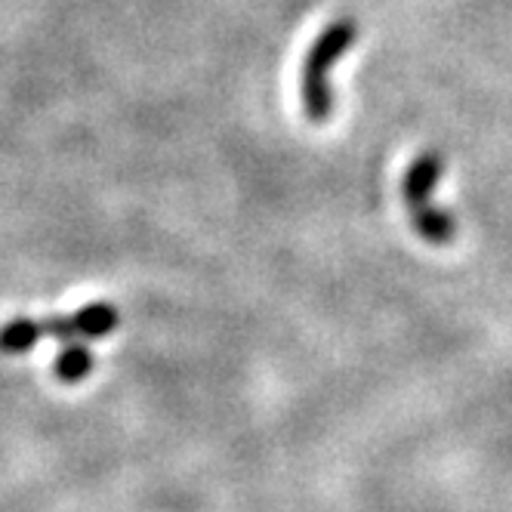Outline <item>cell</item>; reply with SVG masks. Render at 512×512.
Returning <instances> with one entry per match:
<instances>
[{
  "label": "cell",
  "instance_id": "cell-1",
  "mask_svg": "<svg viewBox=\"0 0 512 512\" xmlns=\"http://www.w3.org/2000/svg\"><path fill=\"white\" fill-rule=\"evenodd\" d=\"M442 176H445V158L426 149L411 161L405 179H401V198H405L411 226L426 244L435 247H448L457 238V219L445 207L432 204V192L442 182Z\"/></svg>",
  "mask_w": 512,
  "mask_h": 512
},
{
  "label": "cell",
  "instance_id": "cell-2",
  "mask_svg": "<svg viewBox=\"0 0 512 512\" xmlns=\"http://www.w3.org/2000/svg\"><path fill=\"white\" fill-rule=\"evenodd\" d=\"M358 41V25L355 19L343 16V19H334L327 25L315 44L309 47L306 53V62H303V87H300V96H303V112L309 121L315 124H324L334 112V93H331V68L355 47Z\"/></svg>",
  "mask_w": 512,
  "mask_h": 512
},
{
  "label": "cell",
  "instance_id": "cell-3",
  "mask_svg": "<svg viewBox=\"0 0 512 512\" xmlns=\"http://www.w3.org/2000/svg\"><path fill=\"white\" fill-rule=\"evenodd\" d=\"M93 368H96V358H93L90 346L81 340L62 343V349L53 361V374L59 377V383H68V386L87 380L93 374Z\"/></svg>",
  "mask_w": 512,
  "mask_h": 512
},
{
  "label": "cell",
  "instance_id": "cell-4",
  "mask_svg": "<svg viewBox=\"0 0 512 512\" xmlns=\"http://www.w3.org/2000/svg\"><path fill=\"white\" fill-rule=\"evenodd\" d=\"M71 318H75L78 337H84V340H102V337H108L121 324V312L112 303H105V300L87 303L81 312H75Z\"/></svg>",
  "mask_w": 512,
  "mask_h": 512
},
{
  "label": "cell",
  "instance_id": "cell-5",
  "mask_svg": "<svg viewBox=\"0 0 512 512\" xmlns=\"http://www.w3.org/2000/svg\"><path fill=\"white\" fill-rule=\"evenodd\" d=\"M44 337L41 321L34 318H13L0 327V355H22L28 349L38 346V340Z\"/></svg>",
  "mask_w": 512,
  "mask_h": 512
},
{
  "label": "cell",
  "instance_id": "cell-6",
  "mask_svg": "<svg viewBox=\"0 0 512 512\" xmlns=\"http://www.w3.org/2000/svg\"><path fill=\"white\" fill-rule=\"evenodd\" d=\"M41 327H44V337H50V340H59V343L78 340L75 318H71V315H50V318L41 321Z\"/></svg>",
  "mask_w": 512,
  "mask_h": 512
}]
</instances>
